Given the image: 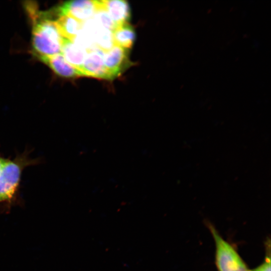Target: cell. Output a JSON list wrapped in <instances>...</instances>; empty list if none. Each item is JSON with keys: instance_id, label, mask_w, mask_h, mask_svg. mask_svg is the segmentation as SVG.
I'll return each instance as SVG.
<instances>
[{"instance_id": "6da1fadb", "label": "cell", "mask_w": 271, "mask_h": 271, "mask_svg": "<svg viewBox=\"0 0 271 271\" xmlns=\"http://www.w3.org/2000/svg\"><path fill=\"white\" fill-rule=\"evenodd\" d=\"M26 8L33 21L32 44L35 55L51 57L61 54L63 37L55 21L44 17L34 4H27Z\"/></svg>"}, {"instance_id": "7a4b0ae2", "label": "cell", "mask_w": 271, "mask_h": 271, "mask_svg": "<svg viewBox=\"0 0 271 271\" xmlns=\"http://www.w3.org/2000/svg\"><path fill=\"white\" fill-rule=\"evenodd\" d=\"M26 150L14 160H8L0 173V204L11 205L15 200L23 171L39 163V159H31Z\"/></svg>"}, {"instance_id": "3957f363", "label": "cell", "mask_w": 271, "mask_h": 271, "mask_svg": "<svg viewBox=\"0 0 271 271\" xmlns=\"http://www.w3.org/2000/svg\"><path fill=\"white\" fill-rule=\"evenodd\" d=\"M216 246V263L218 271H249L232 246L210 226Z\"/></svg>"}, {"instance_id": "277c9868", "label": "cell", "mask_w": 271, "mask_h": 271, "mask_svg": "<svg viewBox=\"0 0 271 271\" xmlns=\"http://www.w3.org/2000/svg\"><path fill=\"white\" fill-rule=\"evenodd\" d=\"M101 6V1H71L62 4L57 12L59 17L68 15L83 23L93 17Z\"/></svg>"}, {"instance_id": "5b68a950", "label": "cell", "mask_w": 271, "mask_h": 271, "mask_svg": "<svg viewBox=\"0 0 271 271\" xmlns=\"http://www.w3.org/2000/svg\"><path fill=\"white\" fill-rule=\"evenodd\" d=\"M104 62L110 80L119 76L132 65L127 49L115 45L109 51L104 52Z\"/></svg>"}, {"instance_id": "8992f818", "label": "cell", "mask_w": 271, "mask_h": 271, "mask_svg": "<svg viewBox=\"0 0 271 271\" xmlns=\"http://www.w3.org/2000/svg\"><path fill=\"white\" fill-rule=\"evenodd\" d=\"M104 52L97 47L87 51L80 70L82 76L110 80L104 65Z\"/></svg>"}, {"instance_id": "52a82bcc", "label": "cell", "mask_w": 271, "mask_h": 271, "mask_svg": "<svg viewBox=\"0 0 271 271\" xmlns=\"http://www.w3.org/2000/svg\"><path fill=\"white\" fill-rule=\"evenodd\" d=\"M38 58L60 76L69 78L82 76L81 72L71 65L61 54Z\"/></svg>"}, {"instance_id": "ba28073f", "label": "cell", "mask_w": 271, "mask_h": 271, "mask_svg": "<svg viewBox=\"0 0 271 271\" xmlns=\"http://www.w3.org/2000/svg\"><path fill=\"white\" fill-rule=\"evenodd\" d=\"M102 3L103 8L117 26L128 23L130 19V9L126 1H102Z\"/></svg>"}, {"instance_id": "9c48e42d", "label": "cell", "mask_w": 271, "mask_h": 271, "mask_svg": "<svg viewBox=\"0 0 271 271\" xmlns=\"http://www.w3.org/2000/svg\"><path fill=\"white\" fill-rule=\"evenodd\" d=\"M87 53L86 50L77 45L71 40L63 37L61 54L71 65L79 71Z\"/></svg>"}, {"instance_id": "30bf717a", "label": "cell", "mask_w": 271, "mask_h": 271, "mask_svg": "<svg viewBox=\"0 0 271 271\" xmlns=\"http://www.w3.org/2000/svg\"><path fill=\"white\" fill-rule=\"evenodd\" d=\"M62 37L72 40L81 30L83 23L68 16H62L55 21Z\"/></svg>"}, {"instance_id": "8fae6325", "label": "cell", "mask_w": 271, "mask_h": 271, "mask_svg": "<svg viewBox=\"0 0 271 271\" xmlns=\"http://www.w3.org/2000/svg\"><path fill=\"white\" fill-rule=\"evenodd\" d=\"M115 45L126 49L132 47L136 38L134 28L128 23L119 25L112 32Z\"/></svg>"}, {"instance_id": "7c38bea8", "label": "cell", "mask_w": 271, "mask_h": 271, "mask_svg": "<svg viewBox=\"0 0 271 271\" xmlns=\"http://www.w3.org/2000/svg\"><path fill=\"white\" fill-rule=\"evenodd\" d=\"M96 46L104 52L109 51L114 45L112 32L99 24L94 34Z\"/></svg>"}, {"instance_id": "4fadbf2b", "label": "cell", "mask_w": 271, "mask_h": 271, "mask_svg": "<svg viewBox=\"0 0 271 271\" xmlns=\"http://www.w3.org/2000/svg\"><path fill=\"white\" fill-rule=\"evenodd\" d=\"M92 18L100 26L112 32L117 27V25L103 8L102 3L101 7L96 11Z\"/></svg>"}, {"instance_id": "5bb4252c", "label": "cell", "mask_w": 271, "mask_h": 271, "mask_svg": "<svg viewBox=\"0 0 271 271\" xmlns=\"http://www.w3.org/2000/svg\"><path fill=\"white\" fill-rule=\"evenodd\" d=\"M249 271H270V260L266 257L265 261L256 268Z\"/></svg>"}, {"instance_id": "9a60e30c", "label": "cell", "mask_w": 271, "mask_h": 271, "mask_svg": "<svg viewBox=\"0 0 271 271\" xmlns=\"http://www.w3.org/2000/svg\"><path fill=\"white\" fill-rule=\"evenodd\" d=\"M8 160L0 156V173Z\"/></svg>"}]
</instances>
